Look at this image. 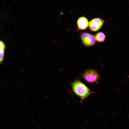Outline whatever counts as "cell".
Segmentation results:
<instances>
[{
  "label": "cell",
  "instance_id": "obj_1",
  "mask_svg": "<svg viewBox=\"0 0 129 129\" xmlns=\"http://www.w3.org/2000/svg\"><path fill=\"white\" fill-rule=\"evenodd\" d=\"M71 85L74 92L81 99V102L93 92L78 79L71 83Z\"/></svg>",
  "mask_w": 129,
  "mask_h": 129
},
{
  "label": "cell",
  "instance_id": "obj_2",
  "mask_svg": "<svg viewBox=\"0 0 129 129\" xmlns=\"http://www.w3.org/2000/svg\"><path fill=\"white\" fill-rule=\"evenodd\" d=\"M82 77L86 81L89 83L97 82L100 79L98 73L94 70H86L83 73Z\"/></svg>",
  "mask_w": 129,
  "mask_h": 129
},
{
  "label": "cell",
  "instance_id": "obj_3",
  "mask_svg": "<svg viewBox=\"0 0 129 129\" xmlns=\"http://www.w3.org/2000/svg\"><path fill=\"white\" fill-rule=\"evenodd\" d=\"M81 38L83 44L87 47L94 45L96 42L95 37L89 33L84 32L81 35Z\"/></svg>",
  "mask_w": 129,
  "mask_h": 129
},
{
  "label": "cell",
  "instance_id": "obj_4",
  "mask_svg": "<svg viewBox=\"0 0 129 129\" xmlns=\"http://www.w3.org/2000/svg\"><path fill=\"white\" fill-rule=\"evenodd\" d=\"M104 21L99 18H96L91 20L89 23V29L92 31L98 30L103 25Z\"/></svg>",
  "mask_w": 129,
  "mask_h": 129
},
{
  "label": "cell",
  "instance_id": "obj_5",
  "mask_svg": "<svg viewBox=\"0 0 129 129\" xmlns=\"http://www.w3.org/2000/svg\"><path fill=\"white\" fill-rule=\"evenodd\" d=\"M78 30H84L88 27L89 22L87 19L82 16L79 18L77 21Z\"/></svg>",
  "mask_w": 129,
  "mask_h": 129
},
{
  "label": "cell",
  "instance_id": "obj_6",
  "mask_svg": "<svg viewBox=\"0 0 129 129\" xmlns=\"http://www.w3.org/2000/svg\"><path fill=\"white\" fill-rule=\"evenodd\" d=\"M5 48V45L4 43L0 40V65L4 59V52Z\"/></svg>",
  "mask_w": 129,
  "mask_h": 129
},
{
  "label": "cell",
  "instance_id": "obj_7",
  "mask_svg": "<svg viewBox=\"0 0 129 129\" xmlns=\"http://www.w3.org/2000/svg\"><path fill=\"white\" fill-rule=\"evenodd\" d=\"M95 37L96 40L99 42H102L104 41L106 37L104 34L101 32L98 33Z\"/></svg>",
  "mask_w": 129,
  "mask_h": 129
}]
</instances>
